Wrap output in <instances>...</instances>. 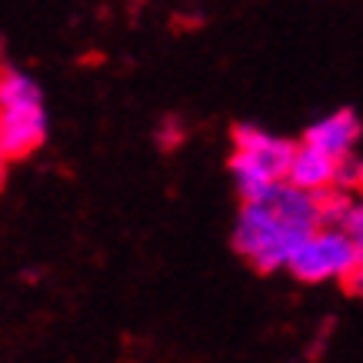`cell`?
Listing matches in <instances>:
<instances>
[{
	"label": "cell",
	"instance_id": "1",
	"mask_svg": "<svg viewBox=\"0 0 363 363\" xmlns=\"http://www.w3.org/2000/svg\"><path fill=\"white\" fill-rule=\"evenodd\" d=\"M353 264H357V243L350 233L320 227L294 250L286 267L303 284H320L327 277H343Z\"/></svg>",
	"mask_w": 363,
	"mask_h": 363
},
{
	"label": "cell",
	"instance_id": "2",
	"mask_svg": "<svg viewBox=\"0 0 363 363\" xmlns=\"http://www.w3.org/2000/svg\"><path fill=\"white\" fill-rule=\"evenodd\" d=\"M44 140H47L44 107L0 111V154H4V160H23Z\"/></svg>",
	"mask_w": 363,
	"mask_h": 363
},
{
	"label": "cell",
	"instance_id": "6",
	"mask_svg": "<svg viewBox=\"0 0 363 363\" xmlns=\"http://www.w3.org/2000/svg\"><path fill=\"white\" fill-rule=\"evenodd\" d=\"M340 280H343V286H347L350 297H363V264H353Z\"/></svg>",
	"mask_w": 363,
	"mask_h": 363
},
{
	"label": "cell",
	"instance_id": "7",
	"mask_svg": "<svg viewBox=\"0 0 363 363\" xmlns=\"http://www.w3.org/2000/svg\"><path fill=\"white\" fill-rule=\"evenodd\" d=\"M357 190L363 194V160H360V184H357Z\"/></svg>",
	"mask_w": 363,
	"mask_h": 363
},
{
	"label": "cell",
	"instance_id": "5",
	"mask_svg": "<svg viewBox=\"0 0 363 363\" xmlns=\"http://www.w3.org/2000/svg\"><path fill=\"white\" fill-rule=\"evenodd\" d=\"M13 107H44V90L33 77L4 67L0 70V111H13Z\"/></svg>",
	"mask_w": 363,
	"mask_h": 363
},
{
	"label": "cell",
	"instance_id": "3",
	"mask_svg": "<svg viewBox=\"0 0 363 363\" xmlns=\"http://www.w3.org/2000/svg\"><path fill=\"white\" fill-rule=\"evenodd\" d=\"M363 137V121L357 117V111L343 107V111L323 117L303 133V140L317 143L320 150H327L333 157H343V154H353V143Z\"/></svg>",
	"mask_w": 363,
	"mask_h": 363
},
{
	"label": "cell",
	"instance_id": "4",
	"mask_svg": "<svg viewBox=\"0 0 363 363\" xmlns=\"http://www.w3.org/2000/svg\"><path fill=\"white\" fill-rule=\"evenodd\" d=\"M333 167H337V157L320 150L317 143L303 140V143H297V154H294V164H290L286 180L303 190H323L333 184Z\"/></svg>",
	"mask_w": 363,
	"mask_h": 363
}]
</instances>
